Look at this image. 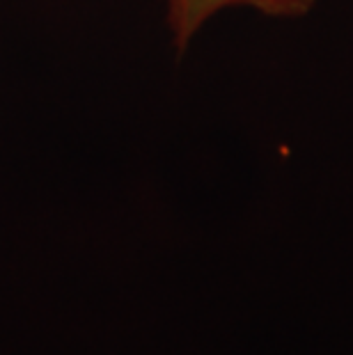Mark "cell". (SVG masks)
I'll list each match as a JSON object with an SVG mask.
<instances>
[{
    "instance_id": "obj_1",
    "label": "cell",
    "mask_w": 353,
    "mask_h": 355,
    "mask_svg": "<svg viewBox=\"0 0 353 355\" xmlns=\"http://www.w3.org/2000/svg\"><path fill=\"white\" fill-rule=\"evenodd\" d=\"M168 12V26L177 42V49H186L195 33L225 7L248 5L266 17L298 19L312 10L314 0H163Z\"/></svg>"
}]
</instances>
